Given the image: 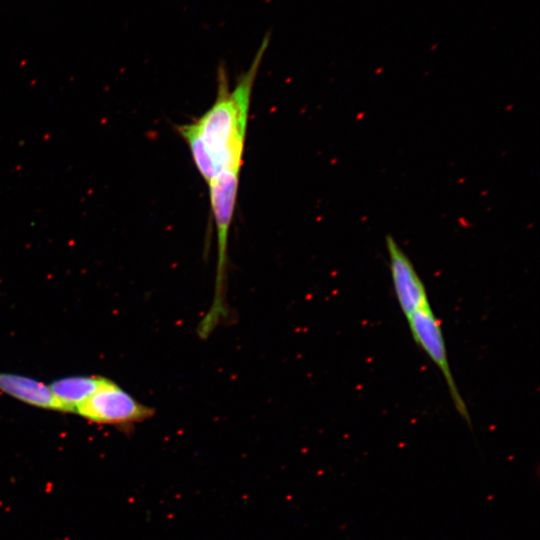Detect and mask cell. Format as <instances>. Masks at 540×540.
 Instances as JSON below:
<instances>
[{
	"label": "cell",
	"mask_w": 540,
	"mask_h": 540,
	"mask_svg": "<svg viewBox=\"0 0 540 540\" xmlns=\"http://www.w3.org/2000/svg\"><path fill=\"white\" fill-rule=\"evenodd\" d=\"M103 376H69L52 381L48 386L68 413L89 398L105 381Z\"/></svg>",
	"instance_id": "obj_7"
},
{
	"label": "cell",
	"mask_w": 540,
	"mask_h": 540,
	"mask_svg": "<svg viewBox=\"0 0 540 540\" xmlns=\"http://www.w3.org/2000/svg\"><path fill=\"white\" fill-rule=\"evenodd\" d=\"M0 391L37 408L68 413L48 385L31 377L0 372Z\"/></svg>",
	"instance_id": "obj_6"
},
{
	"label": "cell",
	"mask_w": 540,
	"mask_h": 540,
	"mask_svg": "<svg viewBox=\"0 0 540 540\" xmlns=\"http://www.w3.org/2000/svg\"><path fill=\"white\" fill-rule=\"evenodd\" d=\"M75 414L96 424L129 427L153 417L155 409L139 402L116 382L106 378L104 383L76 408Z\"/></svg>",
	"instance_id": "obj_3"
},
{
	"label": "cell",
	"mask_w": 540,
	"mask_h": 540,
	"mask_svg": "<svg viewBox=\"0 0 540 540\" xmlns=\"http://www.w3.org/2000/svg\"><path fill=\"white\" fill-rule=\"evenodd\" d=\"M270 40L271 33L268 31L250 66L239 75L231 90L225 67L220 65L217 96L212 106L194 121L176 126L206 184L220 170H241L252 91Z\"/></svg>",
	"instance_id": "obj_1"
},
{
	"label": "cell",
	"mask_w": 540,
	"mask_h": 540,
	"mask_svg": "<svg viewBox=\"0 0 540 540\" xmlns=\"http://www.w3.org/2000/svg\"><path fill=\"white\" fill-rule=\"evenodd\" d=\"M395 295L405 316L429 306L427 291L411 260L391 235L386 236Z\"/></svg>",
	"instance_id": "obj_5"
},
{
	"label": "cell",
	"mask_w": 540,
	"mask_h": 540,
	"mask_svg": "<svg viewBox=\"0 0 540 540\" xmlns=\"http://www.w3.org/2000/svg\"><path fill=\"white\" fill-rule=\"evenodd\" d=\"M240 171L223 169L207 184L216 231L217 259L212 302L197 327V334L202 340H206L229 316L226 302L228 242L237 203Z\"/></svg>",
	"instance_id": "obj_2"
},
{
	"label": "cell",
	"mask_w": 540,
	"mask_h": 540,
	"mask_svg": "<svg viewBox=\"0 0 540 540\" xmlns=\"http://www.w3.org/2000/svg\"><path fill=\"white\" fill-rule=\"evenodd\" d=\"M406 319L414 341L442 373L458 413L471 425L468 409L449 367L440 321L433 313L430 305L412 312L406 316Z\"/></svg>",
	"instance_id": "obj_4"
}]
</instances>
